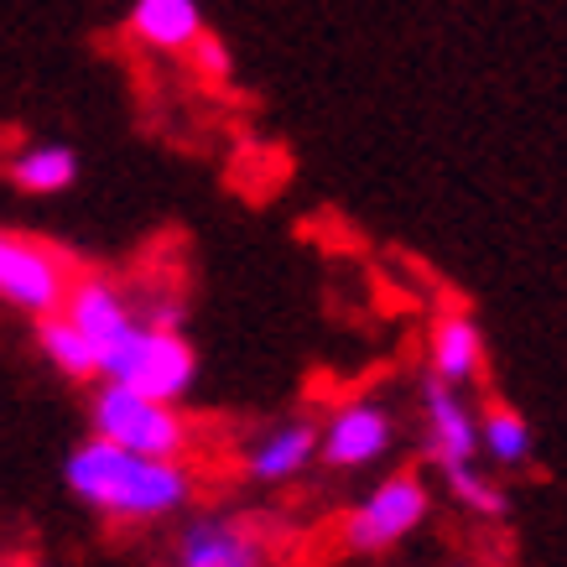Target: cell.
I'll use <instances>...</instances> for the list:
<instances>
[{"label": "cell", "mask_w": 567, "mask_h": 567, "mask_svg": "<svg viewBox=\"0 0 567 567\" xmlns=\"http://www.w3.org/2000/svg\"><path fill=\"white\" fill-rule=\"evenodd\" d=\"M422 416H427V458L437 468L480 458V412L458 385H443L432 375L422 380Z\"/></svg>", "instance_id": "obj_9"}, {"label": "cell", "mask_w": 567, "mask_h": 567, "mask_svg": "<svg viewBox=\"0 0 567 567\" xmlns=\"http://www.w3.org/2000/svg\"><path fill=\"white\" fill-rule=\"evenodd\" d=\"M73 499H84L89 511L121 526H152V520L183 516L198 495V468L188 458H152V453H131L89 432L84 443L69 453L63 464Z\"/></svg>", "instance_id": "obj_1"}, {"label": "cell", "mask_w": 567, "mask_h": 567, "mask_svg": "<svg viewBox=\"0 0 567 567\" xmlns=\"http://www.w3.org/2000/svg\"><path fill=\"white\" fill-rule=\"evenodd\" d=\"M63 318H69L79 333H84L89 344H94V360H100V370H104V360L115 354V349L136 333V323H141V312H136V302H131V292H125L121 281H110V276H100V271H79L69 281V297H63Z\"/></svg>", "instance_id": "obj_7"}, {"label": "cell", "mask_w": 567, "mask_h": 567, "mask_svg": "<svg viewBox=\"0 0 567 567\" xmlns=\"http://www.w3.org/2000/svg\"><path fill=\"white\" fill-rule=\"evenodd\" d=\"M89 432L115 447H131V453H152V458H188L193 453V422L173 401H152L115 380H100V391L89 401Z\"/></svg>", "instance_id": "obj_2"}, {"label": "cell", "mask_w": 567, "mask_h": 567, "mask_svg": "<svg viewBox=\"0 0 567 567\" xmlns=\"http://www.w3.org/2000/svg\"><path fill=\"white\" fill-rule=\"evenodd\" d=\"M484 364H489V349H484L480 318L464 308L437 312L427 328V375L443 380V385L468 391V385L484 375Z\"/></svg>", "instance_id": "obj_10"}, {"label": "cell", "mask_w": 567, "mask_h": 567, "mask_svg": "<svg viewBox=\"0 0 567 567\" xmlns=\"http://www.w3.org/2000/svg\"><path fill=\"white\" fill-rule=\"evenodd\" d=\"M188 58H193V69L204 73V79H219V84L229 79V48H224V42H219L214 32L198 37V42L188 48Z\"/></svg>", "instance_id": "obj_17"}, {"label": "cell", "mask_w": 567, "mask_h": 567, "mask_svg": "<svg viewBox=\"0 0 567 567\" xmlns=\"http://www.w3.org/2000/svg\"><path fill=\"white\" fill-rule=\"evenodd\" d=\"M37 344L48 354V364L58 375L69 380H100V360H94V344H89L84 333L63 318V312H48V318H37Z\"/></svg>", "instance_id": "obj_15"}, {"label": "cell", "mask_w": 567, "mask_h": 567, "mask_svg": "<svg viewBox=\"0 0 567 567\" xmlns=\"http://www.w3.org/2000/svg\"><path fill=\"white\" fill-rule=\"evenodd\" d=\"M100 380H115V385H131V391L152 395V401H173L177 406L198 380V354L183 339V328L136 323V333L104 360Z\"/></svg>", "instance_id": "obj_3"}, {"label": "cell", "mask_w": 567, "mask_h": 567, "mask_svg": "<svg viewBox=\"0 0 567 567\" xmlns=\"http://www.w3.org/2000/svg\"><path fill=\"white\" fill-rule=\"evenodd\" d=\"M245 480L256 484H292L318 464V422L292 416V422H276L260 437H250L240 453Z\"/></svg>", "instance_id": "obj_11"}, {"label": "cell", "mask_w": 567, "mask_h": 567, "mask_svg": "<svg viewBox=\"0 0 567 567\" xmlns=\"http://www.w3.org/2000/svg\"><path fill=\"white\" fill-rule=\"evenodd\" d=\"M266 532L245 516H193L173 542V567H266Z\"/></svg>", "instance_id": "obj_8"}, {"label": "cell", "mask_w": 567, "mask_h": 567, "mask_svg": "<svg viewBox=\"0 0 567 567\" xmlns=\"http://www.w3.org/2000/svg\"><path fill=\"white\" fill-rule=\"evenodd\" d=\"M480 453L499 468H526L532 464V422L511 406V401H484L480 412Z\"/></svg>", "instance_id": "obj_13"}, {"label": "cell", "mask_w": 567, "mask_h": 567, "mask_svg": "<svg viewBox=\"0 0 567 567\" xmlns=\"http://www.w3.org/2000/svg\"><path fill=\"white\" fill-rule=\"evenodd\" d=\"M125 32L152 52H188L208 27L198 0H131Z\"/></svg>", "instance_id": "obj_12"}, {"label": "cell", "mask_w": 567, "mask_h": 567, "mask_svg": "<svg viewBox=\"0 0 567 567\" xmlns=\"http://www.w3.org/2000/svg\"><path fill=\"white\" fill-rule=\"evenodd\" d=\"M447 484V495L458 499L464 511H474L480 520H499L505 511H511V499H505V489H499L489 474H480V464H447L437 468Z\"/></svg>", "instance_id": "obj_16"}, {"label": "cell", "mask_w": 567, "mask_h": 567, "mask_svg": "<svg viewBox=\"0 0 567 567\" xmlns=\"http://www.w3.org/2000/svg\"><path fill=\"white\" fill-rule=\"evenodd\" d=\"M427 516L432 489L422 484V474H385L370 495L349 505V516L339 520V542L354 557H380V551L401 547Z\"/></svg>", "instance_id": "obj_4"}, {"label": "cell", "mask_w": 567, "mask_h": 567, "mask_svg": "<svg viewBox=\"0 0 567 567\" xmlns=\"http://www.w3.org/2000/svg\"><path fill=\"white\" fill-rule=\"evenodd\" d=\"M391 443H395V416L375 395H349L318 422V458L328 468H344V474L380 464L391 453Z\"/></svg>", "instance_id": "obj_6"}, {"label": "cell", "mask_w": 567, "mask_h": 567, "mask_svg": "<svg viewBox=\"0 0 567 567\" xmlns=\"http://www.w3.org/2000/svg\"><path fill=\"white\" fill-rule=\"evenodd\" d=\"M453 567H474V563H453Z\"/></svg>", "instance_id": "obj_19"}, {"label": "cell", "mask_w": 567, "mask_h": 567, "mask_svg": "<svg viewBox=\"0 0 567 567\" xmlns=\"http://www.w3.org/2000/svg\"><path fill=\"white\" fill-rule=\"evenodd\" d=\"M11 188L32 193V198H52V193H69L79 183V156L69 146H27V152L11 156Z\"/></svg>", "instance_id": "obj_14"}, {"label": "cell", "mask_w": 567, "mask_h": 567, "mask_svg": "<svg viewBox=\"0 0 567 567\" xmlns=\"http://www.w3.org/2000/svg\"><path fill=\"white\" fill-rule=\"evenodd\" d=\"M0 567H52V563H37V557H11V563H0Z\"/></svg>", "instance_id": "obj_18"}, {"label": "cell", "mask_w": 567, "mask_h": 567, "mask_svg": "<svg viewBox=\"0 0 567 567\" xmlns=\"http://www.w3.org/2000/svg\"><path fill=\"white\" fill-rule=\"evenodd\" d=\"M73 276H79L73 260L58 245L0 229V302L32 312V318H48V312L63 308Z\"/></svg>", "instance_id": "obj_5"}]
</instances>
